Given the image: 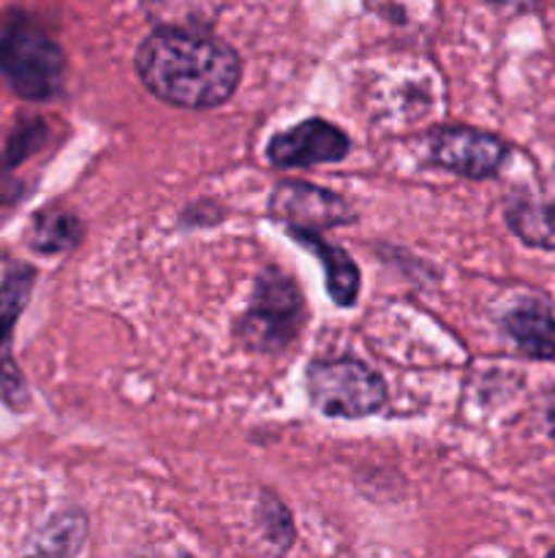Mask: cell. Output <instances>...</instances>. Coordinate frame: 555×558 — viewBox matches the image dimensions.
<instances>
[{"label": "cell", "mask_w": 555, "mask_h": 558, "mask_svg": "<svg viewBox=\"0 0 555 558\" xmlns=\"http://www.w3.org/2000/svg\"><path fill=\"white\" fill-rule=\"evenodd\" d=\"M305 303L286 272L267 267L256 278L254 294L234 325V336L250 352H283L303 330Z\"/></svg>", "instance_id": "3"}, {"label": "cell", "mask_w": 555, "mask_h": 558, "mask_svg": "<svg viewBox=\"0 0 555 558\" xmlns=\"http://www.w3.org/2000/svg\"><path fill=\"white\" fill-rule=\"evenodd\" d=\"M506 223L526 245L555 251V196H520L506 207Z\"/></svg>", "instance_id": "11"}, {"label": "cell", "mask_w": 555, "mask_h": 558, "mask_svg": "<svg viewBox=\"0 0 555 558\" xmlns=\"http://www.w3.org/2000/svg\"><path fill=\"white\" fill-rule=\"evenodd\" d=\"M504 332L531 360L555 357V316L539 300L520 303L504 316Z\"/></svg>", "instance_id": "10"}, {"label": "cell", "mask_w": 555, "mask_h": 558, "mask_svg": "<svg viewBox=\"0 0 555 558\" xmlns=\"http://www.w3.org/2000/svg\"><path fill=\"white\" fill-rule=\"evenodd\" d=\"M547 428H550V434L555 436V387L547 398Z\"/></svg>", "instance_id": "16"}, {"label": "cell", "mask_w": 555, "mask_h": 558, "mask_svg": "<svg viewBox=\"0 0 555 558\" xmlns=\"http://www.w3.org/2000/svg\"><path fill=\"white\" fill-rule=\"evenodd\" d=\"M305 390L316 412L330 420L368 417L386 403L384 379L354 357L310 363Z\"/></svg>", "instance_id": "4"}, {"label": "cell", "mask_w": 555, "mask_h": 558, "mask_svg": "<svg viewBox=\"0 0 555 558\" xmlns=\"http://www.w3.org/2000/svg\"><path fill=\"white\" fill-rule=\"evenodd\" d=\"M87 539V518L79 510L54 515L27 545L25 558H76Z\"/></svg>", "instance_id": "12"}, {"label": "cell", "mask_w": 555, "mask_h": 558, "mask_svg": "<svg viewBox=\"0 0 555 558\" xmlns=\"http://www.w3.org/2000/svg\"><path fill=\"white\" fill-rule=\"evenodd\" d=\"M36 270L30 265H11L0 281V392L11 409H22L27 403V387L11 357L14 327L30 300Z\"/></svg>", "instance_id": "8"}, {"label": "cell", "mask_w": 555, "mask_h": 558, "mask_svg": "<svg viewBox=\"0 0 555 558\" xmlns=\"http://www.w3.org/2000/svg\"><path fill=\"white\" fill-rule=\"evenodd\" d=\"M82 240V221L74 213L44 210L33 221L30 245L38 254H63Z\"/></svg>", "instance_id": "13"}, {"label": "cell", "mask_w": 555, "mask_h": 558, "mask_svg": "<svg viewBox=\"0 0 555 558\" xmlns=\"http://www.w3.org/2000/svg\"><path fill=\"white\" fill-rule=\"evenodd\" d=\"M547 558H555V548H553V550H550V554H547Z\"/></svg>", "instance_id": "17"}, {"label": "cell", "mask_w": 555, "mask_h": 558, "mask_svg": "<svg viewBox=\"0 0 555 558\" xmlns=\"http://www.w3.org/2000/svg\"><path fill=\"white\" fill-rule=\"evenodd\" d=\"M259 532L267 539L272 550L278 556L286 554L294 543V523L292 512L286 510V505L281 501V496H275L272 490H261L259 499Z\"/></svg>", "instance_id": "14"}, {"label": "cell", "mask_w": 555, "mask_h": 558, "mask_svg": "<svg viewBox=\"0 0 555 558\" xmlns=\"http://www.w3.org/2000/svg\"><path fill=\"white\" fill-rule=\"evenodd\" d=\"M286 234L294 240V243L303 245L305 251H310V254L321 262L326 276V294L332 298V303L341 305V308H348V305L357 303L359 267L354 265V259L346 254V251L326 243V240L316 232H286Z\"/></svg>", "instance_id": "9"}, {"label": "cell", "mask_w": 555, "mask_h": 558, "mask_svg": "<svg viewBox=\"0 0 555 558\" xmlns=\"http://www.w3.org/2000/svg\"><path fill=\"white\" fill-rule=\"evenodd\" d=\"M270 216L286 232H316L357 221V210L341 194L305 180H283L272 189Z\"/></svg>", "instance_id": "5"}, {"label": "cell", "mask_w": 555, "mask_h": 558, "mask_svg": "<svg viewBox=\"0 0 555 558\" xmlns=\"http://www.w3.org/2000/svg\"><path fill=\"white\" fill-rule=\"evenodd\" d=\"M0 74L25 101H49L63 90L65 54L36 20L16 14L0 31Z\"/></svg>", "instance_id": "2"}, {"label": "cell", "mask_w": 555, "mask_h": 558, "mask_svg": "<svg viewBox=\"0 0 555 558\" xmlns=\"http://www.w3.org/2000/svg\"><path fill=\"white\" fill-rule=\"evenodd\" d=\"M134 69L147 93L183 109L226 104L243 80L237 49L199 25H161L141 38Z\"/></svg>", "instance_id": "1"}, {"label": "cell", "mask_w": 555, "mask_h": 558, "mask_svg": "<svg viewBox=\"0 0 555 558\" xmlns=\"http://www.w3.org/2000/svg\"><path fill=\"white\" fill-rule=\"evenodd\" d=\"M506 142L468 125H446L430 134V161L452 174L471 180L493 178L506 161Z\"/></svg>", "instance_id": "6"}, {"label": "cell", "mask_w": 555, "mask_h": 558, "mask_svg": "<svg viewBox=\"0 0 555 558\" xmlns=\"http://www.w3.org/2000/svg\"><path fill=\"white\" fill-rule=\"evenodd\" d=\"M44 142H47V123H44V120H30V123L20 125V129L11 134L3 158H0V178L14 172V169L20 167V163H25L30 156H36L44 147Z\"/></svg>", "instance_id": "15"}, {"label": "cell", "mask_w": 555, "mask_h": 558, "mask_svg": "<svg viewBox=\"0 0 555 558\" xmlns=\"http://www.w3.org/2000/svg\"><path fill=\"white\" fill-rule=\"evenodd\" d=\"M348 150L351 140L346 131L330 120L308 118L267 142V161L275 169H305L343 161Z\"/></svg>", "instance_id": "7"}]
</instances>
